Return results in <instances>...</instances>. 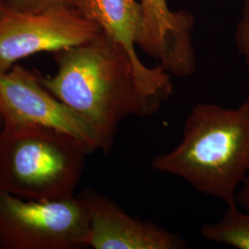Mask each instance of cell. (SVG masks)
I'll return each mask as SVG.
<instances>
[{"instance_id": "6da1fadb", "label": "cell", "mask_w": 249, "mask_h": 249, "mask_svg": "<svg viewBox=\"0 0 249 249\" xmlns=\"http://www.w3.org/2000/svg\"><path fill=\"white\" fill-rule=\"evenodd\" d=\"M52 54L56 71L40 73L41 83L89 124L106 154L123 120L150 116L160 107L146 92L131 56L103 32Z\"/></svg>"}, {"instance_id": "7a4b0ae2", "label": "cell", "mask_w": 249, "mask_h": 249, "mask_svg": "<svg viewBox=\"0 0 249 249\" xmlns=\"http://www.w3.org/2000/svg\"><path fill=\"white\" fill-rule=\"evenodd\" d=\"M151 168L181 178L206 196L236 205L249 173V103L235 109L197 104L188 114L182 140L155 156Z\"/></svg>"}, {"instance_id": "3957f363", "label": "cell", "mask_w": 249, "mask_h": 249, "mask_svg": "<svg viewBox=\"0 0 249 249\" xmlns=\"http://www.w3.org/2000/svg\"><path fill=\"white\" fill-rule=\"evenodd\" d=\"M92 151L62 131L43 126L0 130V190L30 200L73 196Z\"/></svg>"}, {"instance_id": "277c9868", "label": "cell", "mask_w": 249, "mask_h": 249, "mask_svg": "<svg viewBox=\"0 0 249 249\" xmlns=\"http://www.w3.org/2000/svg\"><path fill=\"white\" fill-rule=\"evenodd\" d=\"M89 232L78 196L40 201L0 190V249H83Z\"/></svg>"}, {"instance_id": "5b68a950", "label": "cell", "mask_w": 249, "mask_h": 249, "mask_svg": "<svg viewBox=\"0 0 249 249\" xmlns=\"http://www.w3.org/2000/svg\"><path fill=\"white\" fill-rule=\"evenodd\" d=\"M101 28L75 8L0 11V71L40 53H55L93 39Z\"/></svg>"}, {"instance_id": "8992f818", "label": "cell", "mask_w": 249, "mask_h": 249, "mask_svg": "<svg viewBox=\"0 0 249 249\" xmlns=\"http://www.w3.org/2000/svg\"><path fill=\"white\" fill-rule=\"evenodd\" d=\"M40 72L16 64L0 71V117L3 127L53 128L100 151L98 138L80 116L45 89Z\"/></svg>"}, {"instance_id": "52a82bcc", "label": "cell", "mask_w": 249, "mask_h": 249, "mask_svg": "<svg viewBox=\"0 0 249 249\" xmlns=\"http://www.w3.org/2000/svg\"><path fill=\"white\" fill-rule=\"evenodd\" d=\"M139 3L142 24L137 46L171 76H191L196 69L194 16L187 10H171L167 0H140Z\"/></svg>"}, {"instance_id": "ba28073f", "label": "cell", "mask_w": 249, "mask_h": 249, "mask_svg": "<svg viewBox=\"0 0 249 249\" xmlns=\"http://www.w3.org/2000/svg\"><path fill=\"white\" fill-rule=\"evenodd\" d=\"M79 198L89 215L88 248L93 249H178L185 248L176 233L126 213L112 199L86 188Z\"/></svg>"}, {"instance_id": "9c48e42d", "label": "cell", "mask_w": 249, "mask_h": 249, "mask_svg": "<svg viewBox=\"0 0 249 249\" xmlns=\"http://www.w3.org/2000/svg\"><path fill=\"white\" fill-rule=\"evenodd\" d=\"M77 9L95 22L102 32L115 40L133 59L148 95L154 101L169 98L172 76L161 66L149 68L137 53V39L142 24V9L137 0H80Z\"/></svg>"}, {"instance_id": "30bf717a", "label": "cell", "mask_w": 249, "mask_h": 249, "mask_svg": "<svg viewBox=\"0 0 249 249\" xmlns=\"http://www.w3.org/2000/svg\"><path fill=\"white\" fill-rule=\"evenodd\" d=\"M200 232L206 240L249 249V213L240 210L237 205L228 206L220 221L206 223Z\"/></svg>"}, {"instance_id": "8fae6325", "label": "cell", "mask_w": 249, "mask_h": 249, "mask_svg": "<svg viewBox=\"0 0 249 249\" xmlns=\"http://www.w3.org/2000/svg\"><path fill=\"white\" fill-rule=\"evenodd\" d=\"M80 0H5V7L8 9L38 12L53 8H75L77 9Z\"/></svg>"}, {"instance_id": "7c38bea8", "label": "cell", "mask_w": 249, "mask_h": 249, "mask_svg": "<svg viewBox=\"0 0 249 249\" xmlns=\"http://www.w3.org/2000/svg\"><path fill=\"white\" fill-rule=\"evenodd\" d=\"M235 45L246 63L249 77V0H245L234 36ZM249 103V98L247 100Z\"/></svg>"}, {"instance_id": "4fadbf2b", "label": "cell", "mask_w": 249, "mask_h": 249, "mask_svg": "<svg viewBox=\"0 0 249 249\" xmlns=\"http://www.w3.org/2000/svg\"><path fill=\"white\" fill-rule=\"evenodd\" d=\"M235 202L243 211L249 213V173L237 191Z\"/></svg>"}, {"instance_id": "5bb4252c", "label": "cell", "mask_w": 249, "mask_h": 249, "mask_svg": "<svg viewBox=\"0 0 249 249\" xmlns=\"http://www.w3.org/2000/svg\"><path fill=\"white\" fill-rule=\"evenodd\" d=\"M5 7V0H0V11Z\"/></svg>"}, {"instance_id": "9a60e30c", "label": "cell", "mask_w": 249, "mask_h": 249, "mask_svg": "<svg viewBox=\"0 0 249 249\" xmlns=\"http://www.w3.org/2000/svg\"><path fill=\"white\" fill-rule=\"evenodd\" d=\"M2 128V120H1V117H0V130Z\"/></svg>"}]
</instances>
